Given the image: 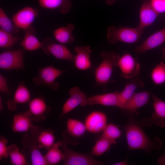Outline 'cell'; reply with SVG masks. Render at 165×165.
Listing matches in <instances>:
<instances>
[{"label":"cell","instance_id":"6da1fadb","mask_svg":"<svg viewBox=\"0 0 165 165\" xmlns=\"http://www.w3.org/2000/svg\"><path fill=\"white\" fill-rule=\"evenodd\" d=\"M123 127L130 150L141 149L149 152L154 148L158 149L161 147L160 139L156 138L155 141L151 140L137 122L130 121Z\"/></svg>","mask_w":165,"mask_h":165},{"label":"cell","instance_id":"7a4b0ae2","mask_svg":"<svg viewBox=\"0 0 165 165\" xmlns=\"http://www.w3.org/2000/svg\"><path fill=\"white\" fill-rule=\"evenodd\" d=\"M143 31L138 26L135 28L121 26L116 28L111 26L107 28V40L110 44H116L118 42L134 43L141 38Z\"/></svg>","mask_w":165,"mask_h":165},{"label":"cell","instance_id":"3957f363","mask_svg":"<svg viewBox=\"0 0 165 165\" xmlns=\"http://www.w3.org/2000/svg\"><path fill=\"white\" fill-rule=\"evenodd\" d=\"M100 55L103 60L95 70V77L97 84L105 86L110 79L114 68L117 66L120 56L112 51L102 52Z\"/></svg>","mask_w":165,"mask_h":165},{"label":"cell","instance_id":"277c9868","mask_svg":"<svg viewBox=\"0 0 165 165\" xmlns=\"http://www.w3.org/2000/svg\"><path fill=\"white\" fill-rule=\"evenodd\" d=\"M61 142L60 147L65 156L64 165H100L104 163L89 155L72 150L67 147L66 141H63Z\"/></svg>","mask_w":165,"mask_h":165},{"label":"cell","instance_id":"5b68a950","mask_svg":"<svg viewBox=\"0 0 165 165\" xmlns=\"http://www.w3.org/2000/svg\"><path fill=\"white\" fill-rule=\"evenodd\" d=\"M64 72L52 66L39 68L38 75L33 78V81L38 86H48L55 90L59 87L58 83L55 80Z\"/></svg>","mask_w":165,"mask_h":165},{"label":"cell","instance_id":"8992f818","mask_svg":"<svg viewBox=\"0 0 165 165\" xmlns=\"http://www.w3.org/2000/svg\"><path fill=\"white\" fill-rule=\"evenodd\" d=\"M117 66L121 76L125 79H130L138 77L141 72L140 63L129 53L120 56Z\"/></svg>","mask_w":165,"mask_h":165},{"label":"cell","instance_id":"52a82bcc","mask_svg":"<svg viewBox=\"0 0 165 165\" xmlns=\"http://www.w3.org/2000/svg\"><path fill=\"white\" fill-rule=\"evenodd\" d=\"M24 50L20 49L1 53L0 54V68L3 69H24Z\"/></svg>","mask_w":165,"mask_h":165},{"label":"cell","instance_id":"ba28073f","mask_svg":"<svg viewBox=\"0 0 165 165\" xmlns=\"http://www.w3.org/2000/svg\"><path fill=\"white\" fill-rule=\"evenodd\" d=\"M41 48L44 53L51 54L56 58L74 62V56L64 44L53 42L50 38H46L42 42Z\"/></svg>","mask_w":165,"mask_h":165},{"label":"cell","instance_id":"9c48e42d","mask_svg":"<svg viewBox=\"0 0 165 165\" xmlns=\"http://www.w3.org/2000/svg\"><path fill=\"white\" fill-rule=\"evenodd\" d=\"M21 142L24 149L29 155L32 165H47L44 156L38 149L36 141L33 136L25 133L23 136Z\"/></svg>","mask_w":165,"mask_h":165},{"label":"cell","instance_id":"30bf717a","mask_svg":"<svg viewBox=\"0 0 165 165\" xmlns=\"http://www.w3.org/2000/svg\"><path fill=\"white\" fill-rule=\"evenodd\" d=\"M70 97L64 104L61 116L69 113L77 106H84L88 104V98L85 94L77 87L71 88L69 91Z\"/></svg>","mask_w":165,"mask_h":165},{"label":"cell","instance_id":"8fae6325","mask_svg":"<svg viewBox=\"0 0 165 165\" xmlns=\"http://www.w3.org/2000/svg\"><path fill=\"white\" fill-rule=\"evenodd\" d=\"M39 10L29 6L25 7L14 14L12 21L19 28L26 30L31 25L39 14Z\"/></svg>","mask_w":165,"mask_h":165},{"label":"cell","instance_id":"7c38bea8","mask_svg":"<svg viewBox=\"0 0 165 165\" xmlns=\"http://www.w3.org/2000/svg\"><path fill=\"white\" fill-rule=\"evenodd\" d=\"M107 118L104 112L94 111L89 113L85 118L84 124L86 130L93 134L102 132L107 125Z\"/></svg>","mask_w":165,"mask_h":165},{"label":"cell","instance_id":"4fadbf2b","mask_svg":"<svg viewBox=\"0 0 165 165\" xmlns=\"http://www.w3.org/2000/svg\"><path fill=\"white\" fill-rule=\"evenodd\" d=\"M165 42V27L153 33L137 46L134 51L138 55L143 53L159 46Z\"/></svg>","mask_w":165,"mask_h":165},{"label":"cell","instance_id":"5bb4252c","mask_svg":"<svg viewBox=\"0 0 165 165\" xmlns=\"http://www.w3.org/2000/svg\"><path fill=\"white\" fill-rule=\"evenodd\" d=\"M30 131L31 134L35 138L39 148H44L48 150L55 143L54 132L51 129L42 130L33 126Z\"/></svg>","mask_w":165,"mask_h":165},{"label":"cell","instance_id":"9a60e30c","mask_svg":"<svg viewBox=\"0 0 165 165\" xmlns=\"http://www.w3.org/2000/svg\"><path fill=\"white\" fill-rule=\"evenodd\" d=\"M76 53L74 56L75 67L77 69L84 71L91 68L92 65L90 60V54L92 51L89 46H78L75 47Z\"/></svg>","mask_w":165,"mask_h":165},{"label":"cell","instance_id":"2e32d148","mask_svg":"<svg viewBox=\"0 0 165 165\" xmlns=\"http://www.w3.org/2000/svg\"><path fill=\"white\" fill-rule=\"evenodd\" d=\"M32 116L29 110L20 112L13 117L11 127L14 132H26L30 130L34 126L32 123Z\"/></svg>","mask_w":165,"mask_h":165},{"label":"cell","instance_id":"e0dca14e","mask_svg":"<svg viewBox=\"0 0 165 165\" xmlns=\"http://www.w3.org/2000/svg\"><path fill=\"white\" fill-rule=\"evenodd\" d=\"M152 105L154 110L151 118H149V125L154 124L163 128L165 126V102L155 95L152 96Z\"/></svg>","mask_w":165,"mask_h":165},{"label":"cell","instance_id":"ac0fdd59","mask_svg":"<svg viewBox=\"0 0 165 165\" xmlns=\"http://www.w3.org/2000/svg\"><path fill=\"white\" fill-rule=\"evenodd\" d=\"M150 92L144 91L135 93L124 105L121 109L126 110L132 114L138 113L137 110L148 103Z\"/></svg>","mask_w":165,"mask_h":165},{"label":"cell","instance_id":"d6986e66","mask_svg":"<svg viewBox=\"0 0 165 165\" xmlns=\"http://www.w3.org/2000/svg\"><path fill=\"white\" fill-rule=\"evenodd\" d=\"M144 86V83L141 78L137 77L130 79L126 83L122 91L119 92L118 107L122 109L124 105L135 93L136 90Z\"/></svg>","mask_w":165,"mask_h":165},{"label":"cell","instance_id":"ffe728a7","mask_svg":"<svg viewBox=\"0 0 165 165\" xmlns=\"http://www.w3.org/2000/svg\"><path fill=\"white\" fill-rule=\"evenodd\" d=\"M159 14L152 6L149 1H145L139 10V23L138 26L144 30L153 23Z\"/></svg>","mask_w":165,"mask_h":165},{"label":"cell","instance_id":"44dd1931","mask_svg":"<svg viewBox=\"0 0 165 165\" xmlns=\"http://www.w3.org/2000/svg\"><path fill=\"white\" fill-rule=\"evenodd\" d=\"M119 92L97 94L88 98V104L90 105H99L106 106L118 107Z\"/></svg>","mask_w":165,"mask_h":165},{"label":"cell","instance_id":"7402d4cb","mask_svg":"<svg viewBox=\"0 0 165 165\" xmlns=\"http://www.w3.org/2000/svg\"><path fill=\"white\" fill-rule=\"evenodd\" d=\"M25 30L23 40L19 42L20 45L28 51L35 50L41 48L42 42L36 37L35 28L31 26Z\"/></svg>","mask_w":165,"mask_h":165},{"label":"cell","instance_id":"603a6c76","mask_svg":"<svg viewBox=\"0 0 165 165\" xmlns=\"http://www.w3.org/2000/svg\"><path fill=\"white\" fill-rule=\"evenodd\" d=\"M29 108L33 120L38 121L45 119V113L47 110V107L43 99L36 97L31 100L29 102Z\"/></svg>","mask_w":165,"mask_h":165},{"label":"cell","instance_id":"cb8c5ba5","mask_svg":"<svg viewBox=\"0 0 165 165\" xmlns=\"http://www.w3.org/2000/svg\"><path fill=\"white\" fill-rule=\"evenodd\" d=\"M74 28V25L69 23L66 26L55 29L53 32V37L60 44H65L71 43L75 40V37L72 33Z\"/></svg>","mask_w":165,"mask_h":165},{"label":"cell","instance_id":"d4e9b609","mask_svg":"<svg viewBox=\"0 0 165 165\" xmlns=\"http://www.w3.org/2000/svg\"><path fill=\"white\" fill-rule=\"evenodd\" d=\"M40 7L46 9H58L63 14H66L71 9V0H38Z\"/></svg>","mask_w":165,"mask_h":165},{"label":"cell","instance_id":"484cf974","mask_svg":"<svg viewBox=\"0 0 165 165\" xmlns=\"http://www.w3.org/2000/svg\"><path fill=\"white\" fill-rule=\"evenodd\" d=\"M61 143L60 141L55 143L44 156L47 165H55L64 160V155L59 148Z\"/></svg>","mask_w":165,"mask_h":165},{"label":"cell","instance_id":"4316f807","mask_svg":"<svg viewBox=\"0 0 165 165\" xmlns=\"http://www.w3.org/2000/svg\"><path fill=\"white\" fill-rule=\"evenodd\" d=\"M67 132L71 136L79 138L82 136L86 130L84 123L75 119L69 118L66 123Z\"/></svg>","mask_w":165,"mask_h":165},{"label":"cell","instance_id":"83f0119b","mask_svg":"<svg viewBox=\"0 0 165 165\" xmlns=\"http://www.w3.org/2000/svg\"><path fill=\"white\" fill-rule=\"evenodd\" d=\"M8 156L11 164L13 165L28 164L24 155L20 151L17 146L12 144L8 147Z\"/></svg>","mask_w":165,"mask_h":165},{"label":"cell","instance_id":"f1b7e54d","mask_svg":"<svg viewBox=\"0 0 165 165\" xmlns=\"http://www.w3.org/2000/svg\"><path fill=\"white\" fill-rule=\"evenodd\" d=\"M0 29L12 35L17 33L19 28L8 17L3 9L0 8Z\"/></svg>","mask_w":165,"mask_h":165},{"label":"cell","instance_id":"f546056e","mask_svg":"<svg viewBox=\"0 0 165 165\" xmlns=\"http://www.w3.org/2000/svg\"><path fill=\"white\" fill-rule=\"evenodd\" d=\"M116 143L106 138L100 137V138L96 141L95 145L92 148L91 154L93 156H100L108 151L111 145Z\"/></svg>","mask_w":165,"mask_h":165},{"label":"cell","instance_id":"4dcf8cb0","mask_svg":"<svg viewBox=\"0 0 165 165\" xmlns=\"http://www.w3.org/2000/svg\"><path fill=\"white\" fill-rule=\"evenodd\" d=\"M151 79L156 85L165 83V64L162 61L156 65L150 74Z\"/></svg>","mask_w":165,"mask_h":165},{"label":"cell","instance_id":"1f68e13d","mask_svg":"<svg viewBox=\"0 0 165 165\" xmlns=\"http://www.w3.org/2000/svg\"><path fill=\"white\" fill-rule=\"evenodd\" d=\"M31 95L28 88L24 83H20L16 90L13 98V104H23L27 103L30 99Z\"/></svg>","mask_w":165,"mask_h":165},{"label":"cell","instance_id":"d6a6232c","mask_svg":"<svg viewBox=\"0 0 165 165\" xmlns=\"http://www.w3.org/2000/svg\"><path fill=\"white\" fill-rule=\"evenodd\" d=\"M122 131L118 126L110 123L107 124L100 137L103 138L116 143V140L121 136Z\"/></svg>","mask_w":165,"mask_h":165},{"label":"cell","instance_id":"836d02e7","mask_svg":"<svg viewBox=\"0 0 165 165\" xmlns=\"http://www.w3.org/2000/svg\"><path fill=\"white\" fill-rule=\"evenodd\" d=\"M20 39L19 36H13V35L0 29V47L1 48H10Z\"/></svg>","mask_w":165,"mask_h":165},{"label":"cell","instance_id":"e575fe53","mask_svg":"<svg viewBox=\"0 0 165 165\" xmlns=\"http://www.w3.org/2000/svg\"><path fill=\"white\" fill-rule=\"evenodd\" d=\"M150 4L158 13H165V0H150Z\"/></svg>","mask_w":165,"mask_h":165},{"label":"cell","instance_id":"d590c367","mask_svg":"<svg viewBox=\"0 0 165 165\" xmlns=\"http://www.w3.org/2000/svg\"><path fill=\"white\" fill-rule=\"evenodd\" d=\"M8 141L3 136L0 137V160L7 158L8 156V147L6 144Z\"/></svg>","mask_w":165,"mask_h":165},{"label":"cell","instance_id":"8d00e7d4","mask_svg":"<svg viewBox=\"0 0 165 165\" xmlns=\"http://www.w3.org/2000/svg\"><path fill=\"white\" fill-rule=\"evenodd\" d=\"M0 91L5 93L9 92L6 78L2 74L0 75Z\"/></svg>","mask_w":165,"mask_h":165},{"label":"cell","instance_id":"74e56055","mask_svg":"<svg viewBox=\"0 0 165 165\" xmlns=\"http://www.w3.org/2000/svg\"><path fill=\"white\" fill-rule=\"evenodd\" d=\"M158 162L160 164L165 165V155L158 159Z\"/></svg>","mask_w":165,"mask_h":165},{"label":"cell","instance_id":"f35d334b","mask_svg":"<svg viewBox=\"0 0 165 165\" xmlns=\"http://www.w3.org/2000/svg\"><path fill=\"white\" fill-rule=\"evenodd\" d=\"M127 164V160L124 161H120L119 162L114 163V165H126Z\"/></svg>","mask_w":165,"mask_h":165},{"label":"cell","instance_id":"ab89813d","mask_svg":"<svg viewBox=\"0 0 165 165\" xmlns=\"http://www.w3.org/2000/svg\"><path fill=\"white\" fill-rule=\"evenodd\" d=\"M162 58L163 59H165V48L163 47L161 48Z\"/></svg>","mask_w":165,"mask_h":165},{"label":"cell","instance_id":"60d3db41","mask_svg":"<svg viewBox=\"0 0 165 165\" xmlns=\"http://www.w3.org/2000/svg\"><path fill=\"white\" fill-rule=\"evenodd\" d=\"M116 0H106V3L109 5H112L113 4L116 2Z\"/></svg>","mask_w":165,"mask_h":165}]
</instances>
